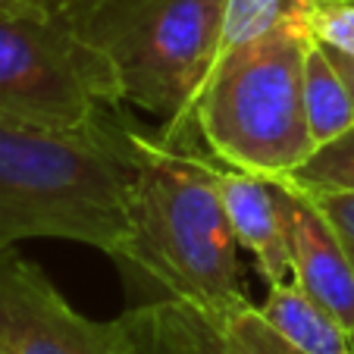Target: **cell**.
Listing matches in <instances>:
<instances>
[{"label":"cell","mask_w":354,"mask_h":354,"mask_svg":"<svg viewBox=\"0 0 354 354\" xmlns=\"http://www.w3.org/2000/svg\"><path fill=\"white\" fill-rule=\"evenodd\" d=\"M132 185H129V229L113 257L157 288L151 301H182L194 308H232L241 292L239 239L223 207L214 163L207 151H176L160 135L129 129Z\"/></svg>","instance_id":"6da1fadb"},{"label":"cell","mask_w":354,"mask_h":354,"mask_svg":"<svg viewBox=\"0 0 354 354\" xmlns=\"http://www.w3.org/2000/svg\"><path fill=\"white\" fill-rule=\"evenodd\" d=\"M116 110L69 132L0 120V251L66 239L120 254L135 167Z\"/></svg>","instance_id":"7a4b0ae2"},{"label":"cell","mask_w":354,"mask_h":354,"mask_svg":"<svg viewBox=\"0 0 354 354\" xmlns=\"http://www.w3.org/2000/svg\"><path fill=\"white\" fill-rule=\"evenodd\" d=\"M226 0H66L79 35L116 69L122 104L163 120L160 141L201 151V91L220 57Z\"/></svg>","instance_id":"3957f363"},{"label":"cell","mask_w":354,"mask_h":354,"mask_svg":"<svg viewBox=\"0 0 354 354\" xmlns=\"http://www.w3.org/2000/svg\"><path fill=\"white\" fill-rule=\"evenodd\" d=\"M308 22H288L216 60L194 122L204 151L261 179H286L314 154L304 116Z\"/></svg>","instance_id":"277c9868"},{"label":"cell","mask_w":354,"mask_h":354,"mask_svg":"<svg viewBox=\"0 0 354 354\" xmlns=\"http://www.w3.org/2000/svg\"><path fill=\"white\" fill-rule=\"evenodd\" d=\"M122 107L116 69L66 13V0H0V120L82 129Z\"/></svg>","instance_id":"5b68a950"},{"label":"cell","mask_w":354,"mask_h":354,"mask_svg":"<svg viewBox=\"0 0 354 354\" xmlns=\"http://www.w3.org/2000/svg\"><path fill=\"white\" fill-rule=\"evenodd\" d=\"M0 351L3 354H141L126 320L79 314L50 276L16 248L0 251Z\"/></svg>","instance_id":"8992f818"},{"label":"cell","mask_w":354,"mask_h":354,"mask_svg":"<svg viewBox=\"0 0 354 354\" xmlns=\"http://www.w3.org/2000/svg\"><path fill=\"white\" fill-rule=\"evenodd\" d=\"M141 354H304L261 317L257 304L194 308L182 301H141L122 314Z\"/></svg>","instance_id":"52a82bcc"},{"label":"cell","mask_w":354,"mask_h":354,"mask_svg":"<svg viewBox=\"0 0 354 354\" xmlns=\"http://www.w3.org/2000/svg\"><path fill=\"white\" fill-rule=\"evenodd\" d=\"M276 201L286 223L292 282L329 310L342 326L354 329V263L345 251L339 229L308 192L273 179Z\"/></svg>","instance_id":"ba28073f"},{"label":"cell","mask_w":354,"mask_h":354,"mask_svg":"<svg viewBox=\"0 0 354 354\" xmlns=\"http://www.w3.org/2000/svg\"><path fill=\"white\" fill-rule=\"evenodd\" d=\"M214 163L216 188H220L223 207L232 223V232L245 251L254 257V270L267 286L292 279V254H288L286 223L276 201L273 179L241 173L226 163H220L214 154H207Z\"/></svg>","instance_id":"9c48e42d"},{"label":"cell","mask_w":354,"mask_h":354,"mask_svg":"<svg viewBox=\"0 0 354 354\" xmlns=\"http://www.w3.org/2000/svg\"><path fill=\"white\" fill-rule=\"evenodd\" d=\"M261 317L298 351L304 354H354L351 333L317 304L292 279L267 286V298L257 304Z\"/></svg>","instance_id":"30bf717a"},{"label":"cell","mask_w":354,"mask_h":354,"mask_svg":"<svg viewBox=\"0 0 354 354\" xmlns=\"http://www.w3.org/2000/svg\"><path fill=\"white\" fill-rule=\"evenodd\" d=\"M304 116L314 151L354 129V94L320 41H310L304 60Z\"/></svg>","instance_id":"8fae6325"},{"label":"cell","mask_w":354,"mask_h":354,"mask_svg":"<svg viewBox=\"0 0 354 354\" xmlns=\"http://www.w3.org/2000/svg\"><path fill=\"white\" fill-rule=\"evenodd\" d=\"M320 3L323 0H226L220 28V57L276 32L279 26L308 22Z\"/></svg>","instance_id":"7c38bea8"},{"label":"cell","mask_w":354,"mask_h":354,"mask_svg":"<svg viewBox=\"0 0 354 354\" xmlns=\"http://www.w3.org/2000/svg\"><path fill=\"white\" fill-rule=\"evenodd\" d=\"M286 182L308 194L354 192V129L317 147L292 176H286Z\"/></svg>","instance_id":"4fadbf2b"},{"label":"cell","mask_w":354,"mask_h":354,"mask_svg":"<svg viewBox=\"0 0 354 354\" xmlns=\"http://www.w3.org/2000/svg\"><path fill=\"white\" fill-rule=\"evenodd\" d=\"M308 26L320 44L354 57V0H323Z\"/></svg>","instance_id":"5bb4252c"},{"label":"cell","mask_w":354,"mask_h":354,"mask_svg":"<svg viewBox=\"0 0 354 354\" xmlns=\"http://www.w3.org/2000/svg\"><path fill=\"white\" fill-rule=\"evenodd\" d=\"M323 207V214L333 220V226L339 229L345 251L354 263V192H329V194H310Z\"/></svg>","instance_id":"9a60e30c"},{"label":"cell","mask_w":354,"mask_h":354,"mask_svg":"<svg viewBox=\"0 0 354 354\" xmlns=\"http://www.w3.org/2000/svg\"><path fill=\"white\" fill-rule=\"evenodd\" d=\"M326 47V44H323ZM326 54L333 57V63L339 66V73H342V79H345V85L351 88V94H354V57L351 54H342V50H333V47H326Z\"/></svg>","instance_id":"2e32d148"},{"label":"cell","mask_w":354,"mask_h":354,"mask_svg":"<svg viewBox=\"0 0 354 354\" xmlns=\"http://www.w3.org/2000/svg\"><path fill=\"white\" fill-rule=\"evenodd\" d=\"M351 348H354V329H351Z\"/></svg>","instance_id":"e0dca14e"},{"label":"cell","mask_w":354,"mask_h":354,"mask_svg":"<svg viewBox=\"0 0 354 354\" xmlns=\"http://www.w3.org/2000/svg\"><path fill=\"white\" fill-rule=\"evenodd\" d=\"M0 354H3V351H0Z\"/></svg>","instance_id":"ac0fdd59"}]
</instances>
